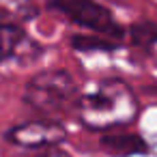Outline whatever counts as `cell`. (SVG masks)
Masks as SVG:
<instances>
[{"label":"cell","instance_id":"obj_2","mask_svg":"<svg viewBox=\"0 0 157 157\" xmlns=\"http://www.w3.org/2000/svg\"><path fill=\"white\" fill-rule=\"evenodd\" d=\"M75 97H78L75 80L65 69H48L37 73L24 86V95H22V99L30 108L43 114L65 110L67 103H71Z\"/></svg>","mask_w":157,"mask_h":157},{"label":"cell","instance_id":"obj_6","mask_svg":"<svg viewBox=\"0 0 157 157\" xmlns=\"http://www.w3.org/2000/svg\"><path fill=\"white\" fill-rule=\"evenodd\" d=\"M37 13L33 0H0V28H24Z\"/></svg>","mask_w":157,"mask_h":157},{"label":"cell","instance_id":"obj_8","mask_svg":"<svg viewBox=\"0 0 157 157\" xmlns=\"http://www.w3.org/2000/svg\"><path fill=\"white\" fill-rule=\"evenodd\" d=\"M129 37H131L133 45H138L142 50H153L157 45V24L148 22V20H140V22L131 24Z\"/></svg>","mask_w":157,"mask_h":157},{"label":"cell","instance_id":"obj_1","mask_svg":"<svg viewBox=\"0 0 157 157\" xmlns=\"http://www.w3.org/2000/svg\"><path fill=\"white\" fill-rule=\"evenodd\" d=\"M140 105L131 88L116 78L101 80L93 90L78 99V116L93 131H112L133 123Z\"/></svg>","mask_w":157,"mask_h":157},{"label":"cell","instance_id":"obj_3","mask_svg":"<svg viewBox=\"0 0 157 157\" xmlns=\"http://www.w3.org/2000/svg\"><path fill=\"white\" fill-rule=\"evenodd\" d=\"M48 7L65 15L69 22L88 28L95 35H103L108 39H123L125 30L114 20L112 11L103 7L99 0H48Z\"/></svg>","mask_w":157,"mask_h":157},{"label":"cell","instance_id":"obj_9","mask_svg":"<svg viewBox=\"0 0 157 157\" xmlns=\"http://www.w3.org/2000/svg\"><path fill=\"white\" fill-rule=\"evenodd\" d=\"M22 28H0V63H5L7 58H11V48H13V39Z\"/></svg>","mask_w":157,"mask_h":157},{"label":"cell","instance_id":"obj_4","mask_svg":"<svg viewBox=\"0 0 157 157\" xmlns=\"http://www.w3.org/2000/svg\"><path fill=\"white\" fill-rule=\"evenodd\" d=\"M67 129L58 121H28L22 125H15L13 129L7 131V140L26 148H48V146H58L65 142Z\"/></svg>","mask_w":157,"mask_h":157},{"label":"cell","instance_id":"obj_5","mask_svg":"<svg viewBox=\"0 0 157 157\" xmlns=\"http://www.w3.org/2000/svg\"><path fill=\"white\" fill-rule=\"evenodd\" d=\"M101 148L114 157H131L148 153V144L142 136L129 131H108L101 138Z\"/></svg>","mask_w":157,"mask_h":157},{"label":"cell","instance_id":"obj_7","mask_svg":"<svg viewBox=\"0 0 157 157\" xmlns=\"http://www.w3.org/2000/svg\"><path fill=\"white\" fill-rule=\"evenodd\" d=\"M69 43L78 52H114V50H118V41L108 39L103 35H73Z\"/></svg>","mask_w":157,"mask_h":157},{"label":"cell","instance_id":"obj_10","mask_svg":"<svg viewBox=\"0 0 157 157\" xmlns=\"http://www.w3.org/2000/svg\"><path fill=\"white\" fill-rule=\"evenodd\" d=\"M37 157H71V155L60 146H48V148H41V153Z\"/></svg>","mask_w":157,"mask_h":157}]
</instances>
